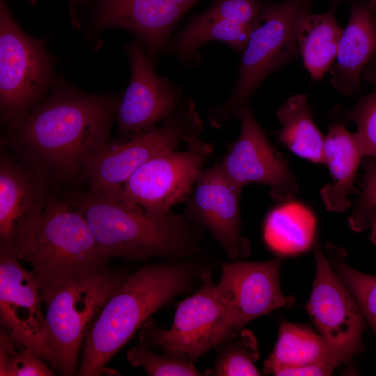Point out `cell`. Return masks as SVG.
I'll return each instance as SVG.
<instances>
[{
	"mask_svg": "<svg viewBox=\"0 0 376 376\" xmlns=\"http://www.w3.org/2000/svg\"><path fill=\"white\" fill-rule=\"evenodd\" d=\"M336 368L330 363H316L281 370L277 376L331 375Z\"/></svg>",
	"mask_w": 376,
	"mask_h": 376,
	"instance_id": "cell-33",
	"label": "cell"
},
{
	"mask_svg": "<svg viewBox=\"0 0 376 376\" xmlns=\"http://www.w3.org/2000/svg\"><path fill=\"white\" fill-rule=\"evenodd\" d=\"M371 227V240L376 246V215L372 222Z\"/></svg>",
	"mask_w": 376,
	"mask_h": 376,
	"instance_id": "cell-36",
	"label": "cell"
},
{
	"mask_svg": "<svg viewBox=\"0 0 376 376\" xmlns=\"http://www.w3.org/2000/svg\"><path fill=\"white\" fill-rule=\"evenodd\" d=\"M263 8L259 0H217L202 13L205 17L255 28Z\"/></svg>",
	"mask_w": 376,
	"mask_h": 376,
	"instance_id": "cell-32",
	"label": "cell"
},
{
	"mask_svg": "<svg viewBox=\"0 0 376 376\" xmlns=\"http://www.w3.org/2000/svg\"><path fill=\"white\" fill-rule=\"evenodd\" d=\"M330 363L338 367L321 335L305 325L281 324L273 352L264 363L265 374L277 375L281 370L307 364Z\"/></svg>",
	"mask_w": 376,
	"mask_h": 376,
	"instance_id": "cell-24",
	"label": "cell"
},
{
	"mask_svg": "<svg viewBox=\"0 0 376 376\" xmlns=\"http://www.w3.org/2000/svg\"><path fill=\"white\" fill-rule=\"evenodd\" d=\"M200 281V288L178 305L169 329L158 326L152 318L143 324L139 330L141 345L195 363L232 334L228 308L209 267L203 269Z\"/></svg>",
	"mask_w": 376,
	"mask_h": 376,
	"instance_id": "cell-8",
	"label": "cell"
},
{
	"mask_svg": "<svg viewBox=\"0 0 376 376\" xmlns=\"http://www.w3.org/2000/svg\"><path fill=\"white\" fill-rule=\"evenodd\" d=\"M184 150L162 152L138 168L123 186L125 196L155 215H165L188 199L213 146L200 137Z\"/></svg>",
	"mask_w": 376,
	"mask_h": 376,
	"instance_id": "cell-10",
	"label": "cell"
},
{
	"mask_svg": "<svg viewBox=\"0 0 376 376\" xmlns=\"http://www.w3.org/2000/svg\"><path fill=\"white\" fill-rule=\"evenodd\" d=\"M281 125L279 141L294 154L317 164H324V137L315 125L305 94H295L278 109Z\"/></svg>",
	"mask_w": 376,
	"mask_h": 376,
	"instance_id": "cell-25",
	"label": "cell"
},
{
	"mask_svg": "<svg viewBox=\"0 0 376 376\" xmlns=\"http://www.w3.org/2000/svg\"><path fill=\"white\" fill-rule=\"evenodd\" d=\"M119 100L57 90L9 127L8 144L20 164L52 182L84 176L88 157L108 142Z\"/></svg>",
	"mask_w": 376,
	"mask_h": 376,
	"instance_id": "cell-1",
	"label": "cell"
},
{
	"mask_svg": "<svg viewBox=\"0 0 376 376\" xmlns=\"http://www.w3.org/2000/svg\"><path fill=\"white\" fill-rule=\"evenodd\" d=\"M8 246L31 265L42 299L61 283L110 271V258L100 252L84 217L55 197Z\"/></svg>",
	"mask_w": 376,
	"mask_h": 376,
	"instance_id": "cell-4",
	"label": "cell"
},
{
	"mask_svg": "<svg viewBox=\"0 0 376 376\" xmlns=\"http://www.w3.org/2000/svg\"><path fill=\"white\" fill-rule=\"evenodd\" d=\"M316 219L306 206L287 201L271 210L263 226L267 247L281 256L295 255L308 250L313 242Z\"/></svg>",
	"mask_w": 376,
	"mask_h": 376,
	"instance_id": "cell-23",
	"label": "cell"
},
{
	"mask_svg": "<svg viewBox=\"0 0 376 376\" xmlns=\"http://www.w3.org/2000/svg\"><path fill=\"white\" fill-rule=\"evenodd\" d=\"M205 267L194 257L146 265L127 275L91 327L77 375H100L156 311L191 288Z\"/></svg>",
	"mask_w": 376,
	"mask_h": 376,
	"instance_id": "cell-3",
	"label": "cell"
},
{
	"mask_svg": "<svg viewBox=\"0 0 376 376\" xmlns=\"http://www.w3.org/2000/svg\"><path fill=\"white\" fill-rule=\"evenodd\" d=\"M235 116L240 120L241 130L220 162L224 173L242 188L249 184L267 185L273 198L292 199L299 191L297 182L286 159L255 119L249 104L238 109Z\"/></svg>",
	"mask_w": 376,
	"mask_h": 376,
	"instance_id": "cell-13",
	"label": "cell"
},
{
	"mask_svg": "<svg viewBox=\"0 0 376 376\" xmlns=\"http://www.w3.org/2000/svg\"><path fill=\"white\" fill-rule=\"evenodd\" d=\"M217 357L212 373L217 376H257L259 357L254 334L244 328L228 336L214 347Z\"/></svg>",
	"mask_w": 376,
	"mask_h": 376,
	"instance_id": "cell-26",
	"label": "cell"
},
{
	"mask_svg": "<svg viewBox=\"0 0 376 376\" xmlns=\"http://www.w3.org/2000/svg\"><path fill=\"white\" fill-rule=\"evenodd\" d=\"M72 205L85 219L100 252L130 260H178L202 252L203 230L185 215H155L130 200L123 187L79 194Z\"/></svg>",
	"mask_w": 376,
	"mask_h": 376,
	"instance_id": "cell-2",
	"label": "cell"
},
{
	"mask_svg": "<svg viewBox=\"0 0 376 376\" xmlns=\"http://www.w3.org/2000/svg\"><path fill=\"white\" fill-rule=\"evenodd\" d=\"M127 274L109 271L55 287L42 301L49 345L65 375H77L81 347L108 299Z\"/></svg>",
	"mask_w": 376,
	"mask_h": 376,
	"instance_id": "cell-6",
	"label": "cell"
},
{
	"mask_svg": "<svg viewBox=\"0 0 376 376\" xmlns=\"http://www.w3.org/2000/svg\"><path fill=\"white\" fill-rule=\"evenodd\" d=\"M335 269L354 295L363 317L376 331V276L361 272L337 256Z\"/></svg>",
	"mask_w": 376,
	"mask_h": 376,
	"instance_id": "cell-29",
	"label": "cell"
},
{
	"mask_svg": "<svg viewBox=\"0 0 376 376\" xmlns=\"http://www.w3.org/2000/svg\"><path fill=\"white\" fill-rule=\"evenodd\" d=\"M127 360L134 367H142L151 376H201L212 375V370L199 371L194 363L175 354H157L151 348L139 345L127 352Z\"/></svg>",
	"mask_w": 376,
	"mask_h": 376,
	"instance_id": "cell-27",
	"label": "cell"
},
{
	"mask_svg": "<svg viewBox=\"0 0 376 376\" xmlns=\"http://www.w3.org/2000/svg\"><path fill=\"white\" fill-rule=\"evenodd\" d=\"M53 81V61L42 42L27 36L0 1V109L11 127L44 97Z\"/></svg>",
	"mask_w": 376,
	"mask_h": 376,
	"instance_id": "cell-9",
	"label": "cell"
},
{
	"mask_svg": "<svg viewBox=\"0 0 376 376\" xmlns=\"http://www.w3.org/2000/svg\"><path fill=\"white\" fill-rule=\"evenodd\" d=\"M255 28L226 20L212 19L203 13L194 16L188 24L169 40L164 52L187 66L197 63L198 49L207 42L217 40L235 51L242 52Z\"/></svg>",
	"mask_w": 376,
	"mask_h": 376,
	"instance_id": "cell-22",
	"label": "cell"
},
{
	"mask_svg": "<svg viewBox=\"0 0 376 376\" xmlns=\"http://www.w3.org/2000/svg\"><path fill=\"white\" fill-rule=\"evenodd\" d=\"M126 51L130 80L118 102L115 115L118 132L124 135L156 127L181 108L189 98L167 77L158 76L140 40L128 43Z\"/></svg>",
	"mask_w": 376,
	"mask_h": 376,
	"instance_id": "cell-15",
	"label": "cell"
},
{
	"mask_svg": "<svg viewBox=\"0 0 376 376\" xmlns=\"http://www.w3.org/2000/svg\"><path fill=\"white\" fill-rule=\"evenodd\" d=\"M34 272L24 269L12 248L0 244V323L18 344L34 349L58 370L49 345L45 315Z\"/></svg>",
	"mask_w": 376,
	"mask_h": 376,
	"instance_id": "cell-12",
	"label": "cell"
},
{
	"mask_svg": "<svg viewBox=\"0 0 376 376\" xmlns=\"http://www.w3.org/2000/svg\"><path fill=\"white\" fill-rule=\"evenodd\" d=\"M376 56V19L367 4L354 2L329 69L333 88L343 95L361 90V77Z\"/></svg>",
	"mask_w": 376,
	"mask_h": 376,
	"instance_id": "cell-19",
	"label": "cell"
},
{
	"mask_svg": "<svg viewBox=\"0 0 376 376\" xmlns=\"http://www.w3.org/2000/svg\"><path fill=\"white\" fill-rule=\"evenodd\" d=\"M15 341L5 329L0 333L1 376H54L56 374L32 347H25L17 352Z\"/></svg>",
	"mask_w": 376,
	"mask_h": 376,
	"instance_id": "cell-28",
	"label": "cell"
},
{
	"mask_svg": "<svg viewBox=\"0 0 376 376\" xmlns=\"http://www.w3.org/2000/svg\"><path fill=\"white\" fill-rule=\"evenodd\" d=\"M242 189L227 176L220 163L202 169L184 214L208 232L232 260L247 257L251 251L249 240L242 235Z\"/></svg>",
	"mask_w": 376,
	"mask_h": 376,
	"instance_id": "cell-14",
	"label": "cell"
},
{
	"mask_svg": "<svg viewBox=\"0 0 376 376\" xmlns=\"http://www.w3.org/2000/svg\"><path fill=\"white\" fill-rule=\"evenodd\" d=\"M45 175L28 169L6 152L0 157V244H10L54 198Z\"/></svg>",
	"mask_w": 376,
	"mask_h": 376,
	"instance_id": "cell-18",
	"label": "cell"
},
{
	"mask_svg": "<svg viewBox=\"0 0 376 376\" xmlns=\"http://www.w3.org/2000/svg\"><path fill=\"white\" fill-rule=\"evenodd\" d=\"M281 262L274 258L221 263V275L216 288L228 308L232 334L253 319L292 306L293 299L285 297L280 287Z\"/></svg>",
	"mask_w": 376,
	"mask_h": 376,
	"instance_id": "cell-16",
	"label": "cell"
},
{
	"mask_svg": "<svg viewBox=\"0 0 376 376\" xmlns=\"http://www.w3.org/2000/svg\"><path fill=\"white\" fill-rule=\"evenodd\" d=\"M313 0H283L263 4L258 24L242 51L237 78L227 100L208 111L214 128L224 126L272 73L299 54L296 23Z\"/></svg>",
	"mask_w": 376,
	"mask_h": 376,
	"instance_id": "cell-5",
	"label": "cell"
},
{
	"mask_svg": "<svg viewBox=\"0 0 376 376\" xmlns=\"http://www.w3.org/2000/svg\"><path fill=\"white\" fill-rule=\"evenodd\" d=\"M188 10L171 0H101L97 25L134 33L154 63L164 52L172 31Z\"/></svg>",
	"mask_w": 376,
	"mask_h": 376,
	"instance_id": "cell-17",
	"label": "cell"
},
{
	"mask_svg": "<svg viewBox=\"0 0 376 376\" xmlns=\"http://www.w3.org/2000/svg\"><path fill=\"white\" fill-rule=\"evenodd\" d=\"M173 2L189 9L193 5L198 2L201 0H171Z\"/></svg>",
	"mask_w": 376,
	"mask_h": 376,
	"instance_id": "cell-35",
	"label": "cell"
},
{
	"mask_svg": "<svg viewBox=\"0 0 376 376\" xmlns=\"http://www.w3.org/2000/svg\"><path fill=\"white\" fill-rule=\"evenodd\" d=\"M363 157L356 132H350L340 123L330 126L324 137V157L331 182L320 190L321 198L328 210L340 212L350 207V195L358 192L354 182Z\"/></svg>",
	"mask_w": 376,
	"mask_h": 376,
	"instance_id": "cell-20",
	"label": "cell"
},
{
	"mask_svg": "<svg viewBox=\"0 0 376 376\" xmlns=\"http://www.w3.org/2000/svg\"><path fill=\"white\" fill-rule=\"evenodd\" d=\"M370 10L375 15L376 14V0H368L366 3Z\"/></svg>",
	"mask_w": 376,
	"mask_h": 376,
	"instance_id": "cell-37",
	"label": "cell"
},
{
	"mask_svg": "<svg viewBox=\"0 0 376 376\" xmlns=\"http://www.w3.org/2000/svg\"><path fill=\"white\" fill-rule=\"evenodd\" d=\"M362 77L369 83L376 85V56L366 66L362 73Z\"/></svg>",
	"mask_w": 376,
	"mask_h": 376,
	"instance_id": "cell-34",
	"label": "cell"
},
{
	"mask_svg": "<svg viewBox=\"0 0 376 376\" xmlns=\"http://www.w3.org/2000/svg\"><path fill=\"white\" fill-rule=\"evenodd\" d=\"M334 1H335V2L338 3V2H339V1H341V0H334Z\"/></svg>",
	"mask_w": 376,
	"mask_h": 376,
	"instance_id": "cell-38",
	"label": "cell"
},
{
	"mask_svg": "<svg viewBox=\"0 0 376 376\" xmlns=\"http://www.w3.org/2000/svg\"><path fill=\"white\" fill-rule=\"evenodd\" d=\"M32 3H35L36 0H31Z\"/></svg>",
	"mask_w": 376,
	"mask_h": 376,
	"instance_id": "cell-39",
	"label": "cell"
},
{
	"mask_svg": "<svg viewBox=\"0 0 376 376\" xmlns=\"http://www.w3.org/2000/svg\"><path fill=\"white\" fill-rule=\"evenodd\" d=\"M296 38L304 66L315 81L321 80L334 64L343 29L335 6L322 13L303 11L296 23Z\"/></svg>",
	"mask_w": 376,
	"mask_h": 376,
	"instance_id": "cell-21",
	"label": "cell"
},
{
	"mask_svg": "<svg viewBox=\"0 0 376 376\" xmlns=\"http://www.w3.org/2000/svg\"><path fill=\"white\" fill-rule=\"evenodd\" d=\"M203 129L194 102L189 97L160 125L128 134L126 139L108 141L86 161L84 177L89 183L88 191L123 187L131 175L150 158L200 137Z\"/></svg>",
	"mask_w": 376,
	"mask_h": 376,
	"instance_id": "cell-7",
	"label": "cell"
},
{
	"mask_svg": "<svg viewBox=\"0 0 376 376\" xmlns=\"http://www.w3.org/2000/svg\"><path fill=\"white\" fill-rule=\"evenodd\" d=\"M362 190L348 218L352 230L360 232L370 227L376 215V162L365 164Z\"/></svg>",
	"mask_w": 376,
	"mask_h": 376,
	"instance_id": "cell-31",
	"label": "cell"
},
{
	"mask_svg": "<svg viewBox=\"0 0 376 376\" xmlns=\"http://www.w3.org/2000/svg\"><path fill=\"white\" fill-rule=\"evenodd\" d=\"M314 254L316 272L306 309L339 366L361 350L364 317L318 245Z\"/></svg>",
	"mask_w": 376,
	"mask_h": 376,
	"instance_id": "cell-11",
	"label": "cell"
},
{
	"mask_svg": "<svg viewBox=\"0 0 376 376\" xmlns=\"http://www.w3.org/2000/svg\"><path fill=\"white\" fill-rule=\"evenodd\" d=\"M347 120L357 125L356 134L363 156L376 157V90L360 100Z\"/></svg>",
	"mask_w": 376,
	"mask_h": 376,
	"instance_id": "cell-30",
	"label": "cell"
}]
</instances>
